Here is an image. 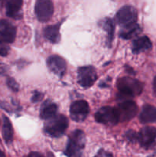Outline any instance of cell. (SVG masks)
<instances>
[{
	"label": "cell",
	"instance_id": "cell-1",
	"mask_svg": "<svg viewBox=\"0 0 156 157\" xmlns=\"http://www.w3.org/2000/svg\"><path fill=\"white\" fill-rule=\"evenodd\" d=\"M68 127V120L64 115H55L49 118L44 124V132L52 137H60Z\"/></svg>",
	"mask_w": 156,
	"mask_h": 157
},
{
	"label": "cell",
	"instance_id": "cell-2",
	"mask_svg": "<svg viewBox=\"0 0 156 157\" xmlns=\"http://www.w3.org/2000/svg\"><path fill=\"white\" fill-rule=\"evenodd\" d=\"M85 134L82 130H74L69 136L68 143L65 150L67 156H80L82 155L85 147Z\"/></svg>",
	"mask_w": 156,
	"mask_h": 157
},
{
	"label": "cell",
	"instance_id": "cell-3",
	"mask_svg": "<svg viewBox=\"0 0 156 157\" xmlns=\"http://www.w3.org/2000/svg\"><path fill=\"white\" fill-rule=\"evenodd\" d=\"M117 87L119 93L125 97L138 96L143 90V84L132 78H119L117 81Z\"/></svg>",
	"mask_w": 156,
	"mask_h": 157
},
{
	"label": "cell",
	"instance_id": "cell-4",
	"mask_svg": "<svg viewBox=\"0 0 156 157\" xmlns=\"http://www.w3.org/2000/svg\"><path fill=\"white\" fill-rule=\"evenodd\" d=\"M95 119L98 123L109 126H114L119 121V116L116 108L112 107H101L96 113Z\"/></svg>",
	"mask_w": 156,
	"mask_h": 157
},
{
	"label": "cell",
	"instance_id": "cell-5",
	"mask_svg": "<svg viewBox=\"0 0 156 157\" xmlns=\"http://www.w3.org/2000/svg\"><path fill=\"white\" fill-rule=\"evenodd\" d=\"M97 79V73L93 66H84L79 67L77 71V81L81 87L88 88L91 87Z\"/></svg>",
	"mask_w": 156,
	"mask_h": 157
},
{
	"label": "cell",
	"instance_id": "cell-6",
	"mask_svg": "<svg viewBox=\"0 0 156 157\" xmlns=\"http://www.w3.org/2000/svg\"><path fill=\"white\" fill-rule=\"evenodd\" d=\"M138 13L136 9L131 6H125L121 8L116 14V21L122 27L136 23Z\"/></svg>",
	"mask_w": 156,
	"mask_h": 157
},
{
	"label": "cell",
	"instance_id": "cell-7",
	"mask_svg": "<svg viewBox=\"0 0 156 157\" xmlns=\"http://www.w3.org/2000/svg\"><path fill=\"white\" fill-rule=\"evenodd\" d=\"M35 13L41 22L49 21L54 13V6L51 0H37L35 6Z\"/></svg>",
	"mask_w": 156,
	"mask_h": 157
},
{
	"label": "cell",
	"instance_id": "cell-8",
	"mask_svg": "<svg viewBox=\"0 0 156 157\" xmlns=\"http://www.w3.org/2000/svg\"><path fill=\"white\" fill-rule=\"evenodd\" d=\"M90 113L89 104L85 101H76L70 105V117L76 122H82Z\"/></svg>",
	"mask_w": 156,
	"mask_h": 157
},
{
	"label": "cell",
	"instance_id": "cell-9",
	"mask_svg": "<svg viewBox=\"0 0 156 157\" xmlns=\"http://www.w3.org/2000/svg\"><path fill=\"white\" fill-rule=\"evenodd\" d=\"M119 121H130L136 117L138 113V106L134 101H126L120 103L117 108Z\"/></svg>",
	"mask_w": 156,
	"mask_h": 157
},
{
	"label": "cell",
	"instance_id": "cell-10",
	"mask_svg": "<svg viewBox=\"0 0 156 157\" xmlns=\"http://www.w3.org/2000/svg\"><path fill=\"white\" fill-rule=\"evenodd\" d=\"M138 140L142 147L148 149L156 144V128L153 127H145L138 135Z\"/></svg>",
	"mask_w": 156,
	"mask_h": 157
},
{
	"label": "cell",
	"instance_id": "cell-11",
	"mask_svg": "<svg viewBox=\"0 0 156 157\" xmlns=\"http://www.w3.org/2000/svg\"><path fill=\"white\" fill-rule=\"evenodd\" d=\"M47 64L50 71L58 77H63L67 70V63L65 60L58 55H51L47 60Z\"/></svg>",
	"mask_w": 156,
	"mask_h": 157
},
{
	"label": "cell",
	"instance_id": "cell-12",
	"mask_svg": "<svg viewBox=\"0 0 156 157\" xmlns=\"http://www.w3.org/2000/svg\"><path fill=\"white\" fill-rule=\"evenodd\" d=\"M15 37L16 28L7 20H0V40L6 43H12Z\"/></svg>",
	"mask_w": 156,
	"mask_h": 157
},
{
	"label": "cell",
	"instance_id": "cell-13",
	"mask_svg": "<svg viewBox=\"0 0 156 157\" xmlns=\"http://www.w3.org/2000/svg\"><path fill=\"white\" fill-rule=\"evenodd\" d=\"M23 0H6V15L14 19H20L22 17L21 7Z\"/></svg>",
	"mask_w": 156,
	"mask_h": 157
},
{
	"label": "cell",
	"instance_id": "cell-14",
	"mask_svg": "<svg viewBox=\"0 0 156 157\" xmlns=\"http://www.w3.org/2000/svg\"><path fill=\"white\" fill-rule=\"evenodd\" d=\"M139 119L142 124L156 122V107L151 105H145L139 115Z\"/></svg>",
	"mask_w": 156,
	"mask_h": 157
},
{
	"label": "cell",
	"instance_id": "cell-15",
	"mask_svg": "<svg viewBox=\"0 0 156 157\" xmlns=\"http://www.w3.org/2000/svg\"><path fill=\"white\" fill-rule=\"evenodd\" d=\"M152 47V44L149 38L147 36H142L135 40L132 43V52L135 54H139L145 52Z\"/></svg>",
	"mask_w": 156,
	"mask_h": 157
},
{
	"label": "cell",
	"instance_id": "cell-16",
	"mask_svg": "<svg viewBox=\"0 0 156 157\" xmlns=\"http://www.w3.org/2000/svg\"><path fill=\"white\" fill-rule=\"evenodd\" d=\"M44 35L49 41L58 43L60 41V24L52 25L46 27L44 30Z\"/></svg>",
	"mask_w": 156,
	"mask_h": 157
},
{
	"label": "cell",
	"instance_id": "cell-17",
	"mask_svg": "<svg viewBox=\"0 0 156 157\" xmlns=\"http://www.w3.org/2000/svg\"><path fill=\"white\" fill-rule=\"evenodd\" d=\"M58 111V107L56 104L50 101H45L42 104L40 112V117L43 120H47L55 116Z\"/></svg>",
	"mask_w": 156,
	"mask_h": 157
},
{
	"label": "cell",
	"instance_id": "cell-18",
	"mask_svg": "<svg viewBox=\"0 0 156 157\" xmlns=\"http://www.w3.org/2000/svg\"><path fill=\"white\" fill-rule=\"evenodd\" d=\"M141 32V28L137 23L130 25L128 26L122 27V31L120 32V37L124 39H130L133 37H136Z\"/></svg>",
	"mask_w": 156,
	"mask_h": 157
},
{
	"label": "cell",
	"instance_id": "cell-19",
	"mask_svg": "<svg viewBox=\"0 0 156 157\" xmlns=\"http://www.w3.org/2000/svg\"><path fill=\"white\" fill-rule=\"evenodd\" d=\"M2 136L7 144H10L13 139V127L9 118L6 116L2 117Z\"/></svg>",
	"mask_w": 156,
	"mask_h": 157
},
{
	"label": "cell",
	"instance_id": "cell-20",
	"mask_svg": "<svg viewBox=\"0 0 156 157\" xmlns=\"http://www.w3.org/2000/svg\"><path fill=\"white\" fill-rule=\"evenodd\" d=\"M102 26L104 30L107 33V40L108 42L111 43L113 41V38H114V32H115V22L111 18H106L103 20L102 23Z\"/></svg>",
	"mask_w": 156,
	"mask_h": 157
},
{
	"label": "cell",
	"instance_id": "cell-21",
	"mask_svg": "<svg viewBox=\"0 0 156 157\" xmlns=\"http://www.w3.org/2000/svg\"><path fill=\"white\" fill-rule=\"evenodd\" d=\"M6 84H7V86L12 90V91L17 92L19 90V85H18V83L16 82L14 78H8L7 80H6Z\"/></svg>",
	"mask_w": 156,
	"mask_h": 157
},
{
	"label": "cell",
	"instance_id": "cell-22",
	"mask_svg": "<svg viewBox=\"0 0 156 157\" xmlns=\"http://www.w3.org/2000/svg\"><path fill=\"white\" fill-rule=\"evenodd\" d=\"M9 50H10V48L8 45V43L0 40V56H7Z\"/></svg>",
	"mask_w": 156,
	"mask_h": 157
},
{
	"label": "cell",
	"instance_id": "cell-23",
	"mask_svg": "<svg viewBox=\"0 0 156 157\" xmlns=\"http://www.w3.org/2000/svg\"><path fill=\"white\" fill-rule=\"evenodd\" d=\"M43 98V94L39 91H35L33 94V96L32 97V101L33 103H38L41 101Z\"/></svg>",
	"mask_w": 156,
	"mask_h": 157
},
{
	"label": "cell",
	"instance_id": "cell-24",
	"mask_svg": "<svg viewBox=\"0 0 156 157\" xmlns=\"http://www.w3.org/2000/svg\"><path fill=\"white\" fill-rule=\"evenodd\" d=\"M0 107L6 110V112H8V113H12L13 112V108L6 101H0Z\"/></svg>",
	"mask_w": 156,
	"mask_h": 157
},
{
	"label": "cell",
	"instance_id": "cell-25",
	"mask_svg": "<svg viewBox=\"0 0 156 157\" xmlns=\"http://www.w3.org/2000/svg\"><path fill=\"white\" fill-rule=\"evenodd\" d=\"M126 136L127 139H128V140L131 141V142H136L138 140L137 134L136 133V132L132 131V130H129V131L127 132Z\"/></svg>",
	"mask_w": 156,
	"mask_h": 157
},
{
	"label": "cell",
	"instance_id": "cell-26",
	"mask_svg": "<svg viewBox=\"0 0 156 157\" xmlns=\"http://www.w3.org/2000/svg\"><path fill=\"white\" fill-rule=\"evenodd\" d=\"M153 92H154V95H156V77L153 81Z\"/></svg>",
	"mask_w": 156,
	"mask_h": 157
},
{
	"label": "cell",
	"instance_id": "cell-27",
	"mask_svg": "<svg viewBox=\"0 0 156 157\" xmlns=\"http://www.w3.org/2000/svg\"><path fill=\"white\" fill-rule=\"evenodd\" d=\"M98 156H112V154H110V153H102V150H101V151H99V153H98Z\"/></svg>",
	"mask_w": 156,
	"mask_h": 157
},
{
	"label": "cell",
	"instance_id": "cell-28",
	"mask_svg": "<svg viewBox=\"0 0 156 157\" xmlns=\"http://www.w3.org/2000/svg\"><path fill=\"white\" fill-rule=\"evenodd\" d=\"M6 72V67L3 65H0V75H3Z\"/></svg>",
	"mask_w": 156,
	"mask_h": 157
},
{
	"label": "cell",
	"instance_id": "cell-29",
	"mask_svg": "<svg viewBox=\"0 0 156 157\" xmlns=\"http://www.w3.org/2000/svg\"><path fill=\"white\" fill-rule=\"evenodd\" d=\"M28 156H41L42 155L40 154V153H31Z\"/></svg>",
	"mask_w": 156,
	"mask_h": 157
},
{
	"label": "cell",
	"instance_id": "cell-30",
	"mask_svg": "<svg viewBox=\"0 0 156 157\" xmlns=\"http://www.w3.org/2000/svg\"><path fill=\"white\" fill-rule=\"evenodd\" d=\"M5 156H6V155H5V153H3L1 150H0V157H4Z\"/></svg>",
	"mask_w": 156,
	"mask_h": 157
}]
</instances>
